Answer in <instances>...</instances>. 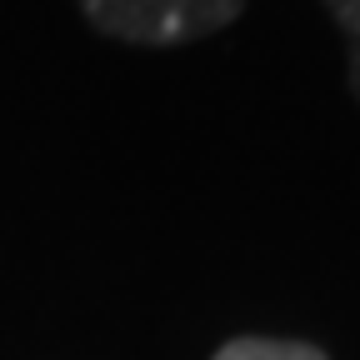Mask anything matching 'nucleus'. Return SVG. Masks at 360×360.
<instances>
[{
	"mask_svg": "<svg viewBox=\"0 0 360 360\" xmlns=\"http://www.w3.org/2000/svg\"><path fill=\"white\" fill-rule=\"evenodd\" d=\"M215 360H326L315 345L305 340H265V335H240V340H225Z\"/></svg>",
	"mask_w": 360,
	"mask_h": 360,
	"instance_id": "obj_2",
	"label": "nucleus"
},
{
	"mask_svg": "<svg viewBox=\"0 0 360 360\" xmlns=\"http://www.w3.org/2000/svg\"><path fill=\"white\" fill-rule=\"evenodd\" d=\"M326 11L350 45V90L360 96V0H326Z\"/></svg>",
	"mask_w": 360,
	"mask_h": 360,
	"instance_id": "obj_3",
	"label": "nucleus"
},
{
	"mask_svg": "<svg viewBox=\"0 0 360 360\" xmlns=\"http://www.w3.org/2000/svg\"><path fill=\"white\" fill-rule=\"evenodd\" d=\"M90 25L130 45H180L225 30L245 0H80Z\"/></svg>",
	"mask_w": 360,
	"mask_h": 360,
	"instance_id": "obj_1",
	"label": "nucleus"
}]
</instances>
